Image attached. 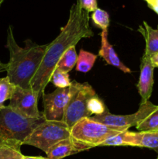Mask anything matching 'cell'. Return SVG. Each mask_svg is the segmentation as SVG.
Instances as JSON below:
<instances>
[{"mask_svg":"<svg viewBox=\"0 0 158 159\" xmlns=\"http://www.w3.org/2000/svg\"><path fill=\"white\" fill-rule=\"evenodd\" d=\"M138 31L143 37L146 41V48L144 54L151 57L158 53V27L152 28L146 21L143 22V25H139Z\"/></svg>","mask_w":158,"mask_h":159,"instance_id":"4fadbf2b","label":"cell"},{"mask_svg":"<svg viewBox=\"0 0 158 159\" xmlns=\"http://www.w3.org/2000/svg\"><path fill=\"white\" fill-rule=\"evenodd\" d=\"M101 49L99 50V56L105 61L108 65L114 66L119 68L124 73H131L132 71L125 66L120 61L117 54L115 51L114 48L109 43L108 40V30H102L101 33Z\"/></svg>","mask_w":158,"mask_h":159,"instance_id":"7c38bea8","label":"cell"},{"mask_svg":"<svg viewBox=\"0 0 158 159\" xmlns=\"http://www.w3.org/2000/svg\"><path fill=\"white\" fill-rule=\"evenodd\" d=\"M14 85L11 83L7 76L0 79V109L4 107V102L11 99Z\"/></svg>","mask_w":158,"mask_h":159,"instance_id":"7402d4cb","label":"cell"},{"mask_svg":"<svg viewBox=\"0 0 158 159\" xmlns=\"http://www.w3.org/2000/svg\"><path fill=\"white\" fill-rule=\"evenodd\" d=\"M154 68L150 61V57L143 54L141 58L140 74H139V82L137 83L138 93L141 97L140 103H144L149 101V99L152 95L153 83H154L153 80Z\"/></svg>","mask_w":158,"mask_h":159,"instance_id":"30bf717a","label":"cell"},{"mask_svg":"<svg viewBox=\"0 0 158 159\" xmlns=\"http://www.w3.org/2000/svg\"><path fill=\"white\" fill-rule=\"evenodd\" d=\"M121 132L122 130L108 127L91 118H84L71 129V137L93 148L101 146L105 140Z\"/></svg>","mask_w":158,"mask_h":159,"instance_id":"5b68a950","label":"cell"},{"mask_svg":"<svg viewBox=\"0 0 158 159\" xmlns=\"http://www.w3.org/2000/svg\"><path fill=\"white\" fill-rule=\"evenodd\" d=\"M88 110L91 116L93 115H102L108 111V109L104 104L103 101L95 95L88 100Z\"/></svg>","mask_w":158,"mask_h":159,"instance_id":"603a6c76","label":"cell"},{"mask_svg":"<svg viewBox=\"0 0 158 159\" xmlns=\"http://www.w3.org/2000/svg\"><path fill=\"white\" fill-rule=\"evenodd\" d=\"M89 21V13L81 7L79 0L76 1L70 9L66 25L60 29L59 35L49 43L40 68L31 81V89L40 96L44 93L46 85L50 82L53 71L62 55L82 38H90L94 36Z\"/></svg>","mask_w":158,"mask_h":159,"instance_id":"6da1fadb","label":"cell"},{"mask_svg":"<svg viewBox=\"0 0 158 159\" xmlns=\"http://www.w3.org/2000/svg\"><path fill=\"white\" fill-rule=\"evenodd\" d=\"M136 128L139 131L158 130V105L145 119L136 126Z\"/></svg>","mask_w":158,"mask_h":159,"instance_id":"d6986e66","label":"cell"},{"mask_svg":"<svg viewBox=\"0 0 158 159\" xmlns=\"http://www.w3.org/2000/svg\"><path fill=\"white\" fill-rule=\"evenodd\" d=\"M21 146L0 142V159H23L25 155L21 153Z\"/></svg>","mask_w":158,"mask_h":159,"instance_id":"ac0fdd59","label":"cell"},{"mask_svg":"<svg viewBox=\"0 0 158 159\" xmlns=\"http://www.w3.org/2000/svg\"><path fill=\"white\" fill-rule=\"evenodd\" d=\"M136 147L147 148L158 154V130L136 132Z\"/></svg>","mask_w":158,"mask_h":159,"instance_id":"9a60e30c","label":"cell"},{"mask_svg":"<svg viewBox=\"0 0 158 159\" xmlns=\"http://www.w3.org/2000/svg\"><path fill=\"white\" fill-rule=\"evenodd\" d=\"M77 60V54L75 46L70 48L60 57L56 68L68 73L76 66Z\"/></svg>","mask_w":158,"mask_h":159,"instance_id":"e0dca14e","label":"cell"},{"mask_svg":"<svg viewBox=\"0 0 158 159\" xmlns=\"http://www.w3.org/2000/svg\"><path fill=\"white\" fill-rule=\"evenodd\" d=\"M40 95L32 89H23L14 85L9 106L12 110L29 118H37L43 116L38 110Z\"/></svg>","mask_w":158,"mask_h":159,"instance_id":"9c48e42d","label":"cell"},{"mask_svg":"<svg viewBox=\"0 0 158 159\" xmlns=\"http://www.w3.org/2000/svg\"><path fill=\"white\" fill-rule=\"evenodd\" d=\"M24 48L18 45L14 38L12 26L7 30L6 48L9 51L7 77L11 83L23 89H30V83L39 69L49 43L39 45L31 40L25 41Z\"/></svg>","mask_w":158,"mask_h":159,"instance_id":"7a4b0ae2","label":"cell"},{"mask_svg":"<svg viewBox=\"0 0 158 159\" xmlns=\"http://www.w3.org/2000/svg\"><path fill=\"white\" fill-rule=\"evenodd\" d=\"M71 137V129L64 121L45 120L34 129L24 144L33 146L45 153L57 143Z\"/></svg>","mask_w":158,"mask_h":159,"instance_id":"277c9868","label":"cell"},{"mask_svg":"<svg viewBox=\"0 0 158 159\" xmlns=\"http://www.w3.org/2000/svg\"><path fill=\"white\" fill-rule=\"evenodd\" d=\"M23 159H48L46 158H43V157L40 156H37V157H33V156H24Z\"/></svg>","mask_w":158,"mask_h":159,"instance_id":"83f0119b","label":"cell"},{"mask_svg":"<svg viewBox=\"0 0 158 159\" xmlns=\"http://www.w3.org/2000/svg\"><path fill=\"white\" fill-rule=\"evenodd\" d=\"M7 67H8V64L2 63V62L0 61V72L7 71Z\"/></svg>","mask_w":158,"mask_h":159,"instance_id":"4316f807","label":"cell"},{"mask_svg":"<svg viewBox=\"0 0 158 159\" xmlns=\"http://www.w3.org/2000/svg\"><path fill=\"white\" fill-rule=\"evenodd\" d=\"M156 106L157 105H154L149 100L144 103H140L139 110L133 114L115 115L110 113L108 110L103 114L93 115L90 118L108 127L124 131L128 130L132 127H136L156 108Z\"/></svg>","mask_w":158,"mask_h":159,"instance_id":"ba28073f","label":"cell"},{"mask_svg":"<svg viewBox=\"0 0 158 159\" xmlns=\"http://www.w3.org/2000/svg\"><path fill=\"white\" fill-rule=\"evenodd\" d=\"M156 159H158V155H157V158H156Z\"/></svg>","mask_w":158,"mask_h":159,"instance_id":"f546056e","label":"cell"},{"mask_svg":"<svg viewBox=\"0 0 158 159\" xmlns=\"http://www.w3.org/2000/svg\"><path fill=\"white\" fill-rule=\"evenodd\" d=\"M88 146L73 138H67L54 144L46 152L48 159H63L70 155H75L84 151L89 150Z\"/></svg>","mask_w":158,"mask_h":159,"instance_id":"8fae6325","label":"cell"},{"mask_svg":"<svg viewBox=\"0 0 158 159\" xmlns=\"http://www.w3.org/2000/svg\"><path fill=\"white\" fill-rule=\"evenodd\" d=\"M150 9L158 15V0H144Z\"/></svg>","mask_w":158,"mask_h":159,"instance_id":"d4e9b609","label":"cell"},{"mask_svg":"<svg viewBox=\"0 0 158 159\" xmlns=\"http://www.w3.org/2000/svg\"><path fill=\"white\" fill-rule=\"evenodd\" d=\"M136 132L125 130L105 140L101 146H131L136 147Z\"/></svg>","mask_w":158,"mask_h":159,"instance_id":"5bb4252c","label":"cell"},{"mask_svg":"<svg viewBox=\"0 0 158 159\" xmlns=\"http://www.w3.org/2000/svg\"><path fill=\"white\" fill-rule=\"evenodd\" d=\"M78 85L79 82L73 81L69 87L57 88L52 93L42 94L44 107L43 114L46 120L63 121L67 107Z\"/></svg>","mask_w":158,"mask_h":159,"instance_id":"52a82bcc","label":"cell"},{"mask_svg":"<svg viewBox=\"0 0 158 159\" xmlns=\"http://www.w3.org/2000/svg\"><path fill=\"white\" fill-rule=\"evenodd\" d=\"M91 20L97 27L102 29V30H107L110 24V17L106 11L98 8L94 12H92Z\"/></svg>","mask_w":158,"mask_h":159,"instance_id":"ffe728a7","label":"cell"},{"mask_svg":"<svg viewBox=\"0 0 158 159\" xmlns=\"http://www.w3.org/2000/svg\"><path fill=\"white\" fill-rule=\"evenodd\" d=\"M97 57L98 55L96 54L81 49L79 54L77 55V64L75 66L76 71L82 73L88 72L94 66Z\"/></svg>","mask_w":158,"mask_h":159,"instance_id":"2e32d148","label":"cell"},{"mask_svg":"<svg viewBox=\"0 0 158 159\" xmlns=\"http://www.w3.org/2000/svg\"><path fill=\"white\" fill-rule=\"evenodd\" d=\"M50 82L57 87V89H64L69 87L71 85L68 73L64 72L58 68H55L53 71L50 78Z\"/></svg>","mask_w":158,"mask_h":159,"instance_id":"44dd1931","label":"cell"},{"mask_svg":"<svg viewBox=\"0 0 158 159\" xmlns=\"http://www.w3.org/2000/svg\"><path fill=\"white\" fill-rule=\"evenodd\" d=\"M79 2H80L81 7L88 13L94 12L98 9L97 0H79Z\"/></svg>","mask_w":158,"mask_h":159,"instance_id":"cb8c5ba5","label":"cell"},{"mask_svg":"<svg viewBox=\"0 0 158 159\" xmlns=\"http://www.w3.org/2000/svg\"><path fill=\"white\" fill-rule=\"evenodd\" d=\"M2 2H3V0H0V5L2 4Z\"/></svg>","mask_w":158,"mask_h":159,"instance_id":"f1b7e54d","label":"cell"},{"mask_svg":"<svg viewBox=\"0 0 158 159\" xmlns=\"http://www.w3.org/2000/svg\"><path fill=\"white\" fill-rule=\"evenodd\" d=\"M76 1H77V0H76Z\"/></svg>","mask_w":158,"mask_h":159,"instance_id":"4dcf8cb0","label":"cell"},{"mask_svg":"<svg viewBox=\"0 0 158 159\" xmlns=\"http://www.w3.org/2000/svg\"><path fill=\"white\" fill-rule=\"evenodd\" d=\"M45 120L43 115L29 118L5 106L0 109V142L22 146L34 129Z\"/></svg>","mask_w":158,"mask_h":159,"instance_id":"3957f363","label":"cell"},{"mask_svg":"<svg viewBox=\"0 0 158 159\" xmlns=\"http://www.w3.org/2000/svg\"><path fill=\"white\" fill-rule=\"evenodd\" d=\"M95 95H97L95 91L90 84L79 83L71 96L64 116L63 121L70 129L81 120L91 117V115L88 110V102Z\"/></svg>","mask_w":158,"mask_h":159,"instance_id":"8992f818","label":"cell"},{"mask_svg":"<svg viewBox=\"0 0 158 159\" xmlns=\"http://www.w3.org/2000/svg\"><path fill=\"white\" fill-rule=\"evenodd\" d=\"M150 61H151V63L153 65V66L154 68H158V53L152 55L150 57Z\"/></svg>","mask_w":158,"mask_h":159,"instance_id":"484cf974","label":"cell"}]
</instances>
